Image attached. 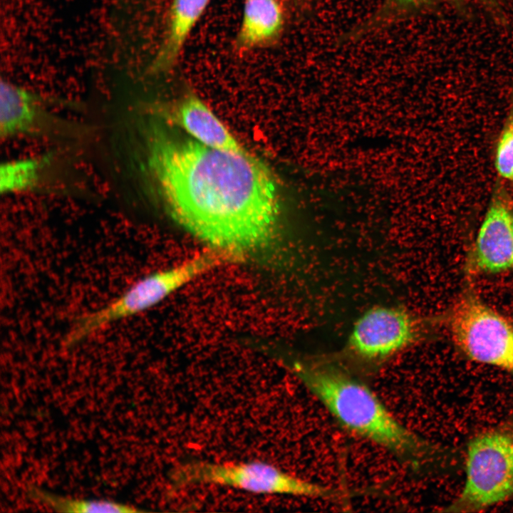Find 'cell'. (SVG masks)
I'll use <instances>...</instances> for the list:
<instances>
[{
    "label": "cell",
    "instance_id": "cell-4",
    "mask_svg": "<svg viewBox=\"0 0 513 513\" xmlns=\"http://www.w3.org/2000/svg\"><path fill=\"white\" fill-rule=\"evenodd\" d=\"M513 496V432L486 431L468 444L462 490L447 512H475Z\"/></svg>",
    "mask_w": 513,
    "mask_h": 513
},
{
    "label": "cell",
    "instance_id": "cell-13",
    "mask_svg": "<svg viewBox=\"0 0 513 513\" xmlns=\"http://www.w3.org/2000/svg\"><path fill=\"white\" fill-rule=\"evenodd\" d=\"M48 155L8 160L0 167V191L9 195L31 191L38 187L49 165Z\"/></svg>",
    "mask_w": 513,
    "mask_h": 513
},
{
    "label": "cell",
    "instance_id": "cell-10",
    "mask_svg": "<svg viewBox=\"0 0 513 513\" xmlns=\"http://www.w3.org/2000/svg\"><path fill=\"white\" fill-rule=\"evenodd\" d=\"M210 0H172L162 41L150 70L159 73L170 70L177 62L185 43Z\"/></svg>",
    "mask_w": 513,
    "mask_h": 513
},
{
    "label": "cell",
    "instance_id": "cell-14",
    "mask_svg": "<svg viewBox=\"0 0 513 513\" xmlns=\"http://www.w3.org/2000/svg\"><path fill=\"white\" fill-rule=\"evenodd\" d=\"M31 497L41 502L52 509L61 512H141L133 506L109 500H95L73 499L44 491L40 488L32 487Z\"/></svg>",
    "mask_w": 513,
    "mask_h": 513
},
{
    "label": "cell",
    "instance_id": "cell-11",
    "mask_svg": "<svg viewBox=\"0 0 513 513\" xmlns=\"http://www.w3.org/2000/svg\"><path fill=\"white\" fill-rule=\"evenodd\" d=\"M175 115L182 128L201 144L219 150L247 151L197 95H186L178 105Z\"/></svg>",
    "mask_w": 513,
    "mask_h": 513
},
{
    "label": "cell",
    "instance_id": "cell-8",
    "mask_svg": "<svg viewBox=\"0 0 513 513\" xmlns=\"http://www.w3.org/2000/svg\"><path fill=\"white\" fill-rule=\"evenodd\" d=\"M471 265L490 274L513 268V205L500 189L493 194L478 230Z\"/></svg>",
    "mask_w": 513,
    "mask_h": 513
},
{
    "label": "cell",
    "instance_id": "cell-1",
    "mask_svg": "<svg viewBox=\"0 0 513 513\" xmlns=\"http://www.w3.org/2000/svg\"><path fill=\"white\" fill-rule=\"evenodd\" d=\"M143 164L170 217L237 262L268 251L278 237L276 185L247 151L215 149L153 123Z\"/></svg>",
    "mask_w": 513,
    "mask_h": 513
},
{
    "label": "cell",
    "instance_id": "cell-5",
    "mask_svg": "<svg viewBox=\"0 0 513 513\" xmlns=\"http://www.w3.org/2000/svg\"><path fill=\"white\" fill-rule=\"evenodd\" d=\"M176 486L212 484L254 493L288 494L311 498H333L337 492L311 482L272 465L248 462H192L177 467L172 475Z\"/></svg>",
    "mask_w": 513,
    "mask_h": 513
},
{
    "label": "cell",
    "instance_id": "cell-9",
    "mask_svg": "<svg viewBox=\"0 0 513 513\" xmlns=\"http://www.w3.org/2000/svg\"><path fill=\"white\" fill-rule=\"evenodd\" d=\"M47 99L22 86L1 80L0 86V135L5 140L40 135L52 116Z\"/></svg>",
    "mask_w": 513,
    "mask_h": 513
},
{
    "label": "cell",
    "instance_id": "cell-3",
    "mask_svg": "<svg viewBox=\"0 0 513 513\" xmlns=\"http://www.w3.org/2000/svg\"><path fill=\"white\" fill-rule=\"evenodd\" d=\"M233 262L237 261L229 253L206 247L180 264L150 273L101 308L81 316L64 343L76 345L114 322L144 312L198 277Z\"/></svg>",
    "mask_w": 513,
    "mask_h": 513
},
{
    "label": "cell",
    "instance_id": "cell-12",
    "mask_svg": "<svg viewBox=\"0 0 513 513\" xmlns=\"http://www.w3.org/2000/svg\"><path fill=\"white\" fill-rule=\"evenodd\" d=\"M283 11L278 0H245L235 45L253 49L274 39L283 26Z\"/></svg>",
    "mask_w": 513,
    "mask_h": 513
},
{
    "label": "cell",
    "instance_id": "cell-2",
    "mask_svg": "<svg viewBox=\"0 0 513 513\" xmlns=\"http://www.w3.org/2000/svg\"><path fill=\"white\" fill-rule=\"evenodd\" d=\"M288 366L349 432L413 466L434 459L435 447L400 422L368 386L341 365L326 359L304 358Z\"/></svg>",
    "mask_w": 513,
    "mask_h": 513
},
{
    "label": "cell",
    "instance_id": "cell-15",
    "mask_svg": "<svg viewBox=\"0 0 513 513\" xmlns=\"http://www.w3.org/2000/svg\"><path fill=\"white\" fill-rule=\"evenodd\" d=\"M494 161L498 175L513 183V103L497 141Z\"/></svg>",
    "mask_w": 513,
    "mask_h": 513
},
{
    "label": "cell",
    "instance_id": "cell-7",
    "mask_svg": "<svg viewBox=\"0 0 513 513\" xmlns=\"http://www.w3.org/2000/svg\"><path fill=\"white\" fill-rule=\"evenodd\" d=\"M423 329V321L408 310L375 306L354 322L348 338V348L363 362L382 363L415 343Z\"/></svg>",
    "mask_w": 513,
    "mask_h": 513
},
{
    "label": "cell",
    "instance_id": "cell-16",
    "mask_svg": "<svg viewBox=\"0 0 513 513\" xmlns=\"http://www.w3.org/2000/svg\"><path fill=\"white\" fill-rule=\"evenodd\" d=\"M398 4H413V3H418V2H422L425 1H429V0H395Z\"/></svg>",
    "mask_w": 513,
    "mask_h": 513
},
{
    "label": "cell",
    "instance_id": "cell-6",
    "mask_svg": "<svg viewBox=\"0 0 513 513\" xmlns=\"http://www.w3.org/2000/svg\"><path fill=\"white\" fill-rule=\"evenodd\" d=\"M449 325L455 346L469 358L513 371V323L473 296L460 299Z\"/></svg>",
    "mask_w": 513,
    "mask_h": 513
}]
</instances>
